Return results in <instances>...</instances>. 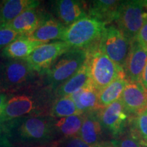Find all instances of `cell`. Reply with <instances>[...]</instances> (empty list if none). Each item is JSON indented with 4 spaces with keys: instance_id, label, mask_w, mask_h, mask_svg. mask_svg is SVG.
I'll return each mask as SVG.
<instances>
[{
    "instance_id": "6da1fadb",
    "label": "cell",
    "mask_w": 147,
    "mask_h": 147,
    "mask_svg": "<svg viewBox=\"0 0 147 147\" xmlns=\"http://www.w3.org/2000/svg\"><path fill=\"white\" fill-rule=\"evenodd\" d=\"M55 119L49 115L34 114L4 122L5 130L14 145H40L54 140Z\"/></svg>"
},
{
    "instance_id": "7a4b0ae2",
    "label": "cell",
    "mask_w": 147,
    "mask_h": 147,
    "mask_svg": "<svg viewBox=\"0 0 147 147\" xmlns=\"http://www.w3.org/2000/svg\"><path fill=\"white\" fill-rule=\"evenodd\" d=\"M105 28L104 23L87 15L66 27L61 40L71 49L87 51L98 44Z\"/></svg>"
},
{
    "instance_id": "3957f363",
    "label": "cell",
    "mask_w": 147,
    "mask_h": 147,
    "mask_svg": "<svg viewBox=\"0 0 147 147\" xmlns=\"http://www.w3.org/2000/svg\"><path fill=\"white\" fill-rule=\"evenodd\" d=\"M87 51L85 63L89 68L91 82L99 92L119 77L125 76L122 67L101 52L98 44Z\"/></svg>"
},
{
    "instance_id": "277c9868",
    "label": "cell",
    "mask_w": 147,
    "mask_h": 147,
    "mask_svg": "<svg viewBox=\"0 0 147 147\" xmlns=\"http://www.w3.org/2000/svg\"><path fill=\"white\" fill-rule=\"evenodd\" d=\"M38 76L25 59L8 60L3 64V92L15 93L34 89L38 84Z\"/></svg>"
},
{
    "instance_id": "5b68a950",
    "label": "cell",
    "mask_w": 147,
    "mask_h": 147,
    "mask_svg": "<svg viewBox=\"0 0 147 147\" xmlns=\"http://www.w3.org/2000/svg\"><path fill=\"white\" fill-rule=\"evenodd\" d=\"M87 51L74 49L59 57L45 73L49 86L55 90L81 68L87 59Z\"/></svg>"
},
{
    "instance_id": "8992f818",
    "label": "cell",
    "mask_w": 147,
    "mask_h": 147,
    "mask_svg": "<svg viewBox=\"0 0 147 147\" xmlns=\"http://www.w3.org/2000/svg\"><path fill=\"white\" fill-rule=\"evenodd\" d=\"M147 14V1H121L115 22L128 41L136 40Z\"/></svg>"
},
{
    "instance_id": "52a82bcc",
    "label": "cell",
    "mask_w": 147,
    "mask_h": 147,
    "mask_svg": "<svg viewBox=\"0 0 147 147\" xmlns=\"http://www.w3.org/2000/svg\"><path fill=\"white\" fill-rule=\"evenodd\" d=\"M98 48L116 64L124 69L130 42L117 27H106L98 42Z\"/></svg>"
},
{
    "instance_id": "ba28073f",
    "label": "cell",
    "mask_w": 147,
    "mask_h": 147,
    "mask_svg": "<svg viewBox=\"0 0 147 147\" xmlns=\"http://www.w3.org/2000/svg\"><path fill=\"white\" fill-rule=\"evenodd\" d=\"M70 49L61 40L52 42L38 47L25 60L40 75H45L56 60Z\"/></svg>"
},
{
    "instance_id": "9c48e42d",
    "label": "cell",
    "mask_w": 147,
    "mask_h": 147,
    "mask_svg": "<svg viewBox=\"0 0 147 147\" xmlns=\"http://www.w3.org/2000/svg\"><path fill=\"white\" fill-rule=\"evenodd\" d=\"M128 117L120 99L107 107L99 110V118L102 129L114 138H118L123 134L128 123Z\"/></svg>"
},
{
    "instance_id": "30bf717a",
    "label": "cell",
    "mask_w": 147,
    "mask_h": 147,
    "mask_svg": "<svg viewBox=\"0 0 147 147\" xmlns=\"http://www.w3.org/2000/svg\"><path fill=\"white\" fill-rule=\"evenodd\" d=\"M53 2V10L57 19L68 27L88 15L86 1L78 0H58Z\"/></svg>"
},
{
    "instance_id": "8fae6325",
    "label": "cell",
    "mask_w": 147,
    "mask_h": 147,
    "mask_svg": "<svg viewBox=\"0 0 147 147\" xmlns=\"http://www.w3.org/2000/svg\"><path fill=\"white\" fill-rule=\"evenodd\" d=\"M147 63V49L136 40L130 43L124 72L129 82H140Z\"/></svg>"
},
{
    "instance_id": "7c38bea8",
    "label": "cell",
    "mask_w": 147,
    "mask_h": 147,
    "mask_svg": "<svg viewBox=\"0 0 147 147\" xmlns=\"http://www.w3.org/2000/svg\"><path fill=\"white\" fill-rule=\"evenodd\" d=\"M50 14L39 5L25 11L13 21L5 24L21 36H27L36 30Z\"/></svg>"
},
{
    "instance_id": "4fadbf2b",
    "label": "cell",
    "mask_w": 147,
    "mask_h": 147,
    "mask_svg": "<svg viewBox=\"0 0 147 147\" xmlns=\"http://www.w3.org/2000/svg\"><path fill=\"white\" fill-rule=\"evenodd\" d=\"M120 100L128 115H137L147 108V91L140 82H129Z\"/></svg>"
},
{
    "instance_id": "5bb4252c",
    "label": "cell",
    "mask_w": 147,
    "mask_h": 147,
    "mask_svg": "<svg viewBox=\"0 0 147 147\" xmlns=\"http://www.w3.org/2000/svg\"><path fill=\"white\" fill-rule=\"evenodd\" d=\"M65 28V25L51 14L36 30L27 36L34 41L47 44L51 40L61 39Z\"/></svg>"
},
{
    "instance_id": "9a60e30c",
    "label": "cell",
    "mask_w": 147,
    "mask_h": 147,
    "mask_svg": "<svg viewBox=\"0 0 147 147\" xmlns=\"http://www.w3.org/2000/svg\"><path fill=\"white\" fill-rule=\"evenodd\" d=\"M83 123L78 136L88 144L98 146L102 137V127L99 118V110L83 114Z\"/></svg>"
},
{
    "instance_id": "2e32d148",
    "label": "cell",
    "mask_w": 147,
    "mask_h": 147,
    "mask_svg": "<svg viewBox=\"0 0 147 147\" xmlns=\"http://www.w3.org/2000/svg\"><path fill=\"white\" fill-rule=\"evenodd\" d=\"M42 45L44 44L42 42L34 41L27 36H21L3 49L1 55L8 60L25 59L35 49Z\"/></svg>"
},
{
    "instance_id": "e0dca14e",
    "label": "cell",
    "mask_w": 147,
    "mask_h": 147,
    "mask_svg": "<svg viewBox=\"0 0 147 147\" xmlns=\"http://www.w3.org/2000/svg\"><path fill=\"white\" fill-rule=\"evenodd\" d=\"M121 1L96 0L88 6V16L99 20L106 25L115 21Z\"/></svg>"
},
{
    "instance_id": "ac0fdd59",
    "label": "cell",
    "mask_w": 147,
    "mask_h": 147,
    "mask_svg": "<svg viewBox=\"0 0 147 147\" xmlns=\"http://www.w3.org/2000/svg\"><path fill=\"white\" fill-rule=\"evenodd\" d=\"M41 1L37 0H5L0 5V24L13 21L20 14L29 9L40 5Z\"/></svg>"
},
{
    "instance_id": "d6986e66",
    "label": "cell",
    "mask_w": 147,
    "mask_h": 147,
    "mask_svg": "<svg viewBox=\"0 0 147 147\" xmlns=\"http://www.w3.org/2000/svg\"><path fill=\"white\" fill-rule=\"evenodd\" d=\"M99 92L91 82L70 96L80 113L83 114L100 110L98 104Z\"/></svg>"
},
{
    "instance_id": "ffe728a7",
    "label": "cell",
    "mask_w": 147,
    "mask_h": 147,
    "mask_svg": "<svg viewBox=\"0 0 147 147\" xmlns=\"http://www.w3.org/2000/svg\"><path fill=\"white\" fill-rule=\"evenodd\" d=\"M91 82L89 71L85 62L81 68L77 71L69 80L61 84L55 90L57 98L61 97L70 96Z\"/></svg>"
},
{
    "instance_id": "44dd1931",
    "label": "cell",
    "mask_w": 147,
    "mask_h": 147,
    "mask_svg": "<svg viewBox=\"0 0 147 147\" xmlns=\"http://www.w3.org/2000/svg\"><path fill=\"white\" fill-rule=\"evenodd\" d=\"M129 83L125 76L119 77L99 93L98 104L100 109L107 107L121 98Z\"/></svg>"
},
{
    "instance_id": "7402d4cb",
    "label": "cell",
    "mask_w": 147,
    "mask_h": 147,
    "mask_svg": "<svg viewBox=\"0 0 147 147\" xmlns=\"http://www.w3.org/2000/svg\"><path fill=\"white\" fill-rule=\"evenodd\" d=\"M84 120V115H72L55 121V131L65 138L78 136Z\"/></svg>"
},
{
    "instance_id": "603a6c76",
    "label": "cell",
    "mask_w": 147,
    "mask_h": 147,
    "mask_svg": "<svg viewBox=\"0 0 147 147\" xmlns=\"http://www.w3.org/2000/svg\"><path fill=\"white\" fill-rule=\"evenodd\" d=\"M53 118H63L72 115H82L77 108L71 96L61 97L55 100L51 106L50 113Z\"/></svg>"
},
{
    "instance_id": "cb8c5ba5",
    "label": "cell",
    "mask_w": 147,
    "mask_h": 147,
    "mask_svg": "<svg viewBox=\"0 0 147 147\" xmlns=\"http://www.w3.org/2000/svg\"><path fill=\"white\" fill-rule=\"evenodd\" d=\"M130 135L143 147H147V108L129 121Z\"/></svg>"
},
{
    "instance_id": "d4e9b609",
    "label": "cell",
    "mask_w": 147,
    "mask_h": 147,
    "mask_svg": "<svg viewBox=\"0 0 147 147\" xmlns=\"http://www.w3.org/2000/svg\"><path fill=\"white\" fill-rule=\"evenodd\" d=\"M21 36L5 23L0 24V49H4Z\"/></svg>"
},
{
    "instance_id": "484cf974",
    "label": "cell",
    "mask_w": 147,
    "mask_h": 147,
    "mask_svg": "<svg viewBox=\"0 0 147 147\" xmlns=\"http://www.w3.org/2000/svg\"><path fill=\"white\" fill-rule=\"evenodd\" d=\"M113 147H143L130 134L122 138L119 140L113 141Z\"/></svg>"
},
{
    "instance_id": "4316f807",
    "label": "cell",
    "mask_w": 147,
    "mask_h": 147,
    "mask_svg": "<svg viewBox=\"0 0 147 147\" xmlns=\"http://www.w3.org/2000/svg\"><path fill=\"white\" fill-rule=\"evenodd\" d=\"M63 147H95L88 144L78 136L67 138L63 140Z\"/></svg>"
},
{
    "instance_id": "83f0119b",
    "label": "cell",
    "mask_w": 147,
    "mask_h": 147,
    "mask_svg": "<svg viewBox=\"0 0 147 147\" xmlns=\"http://www.w3.org/2000/svg\"><path fill=\"white\" fill-rule=\"evenodd\" d=\"M0 147H14L6 133L3 123H0Z\"/></svg>"
},
{
    "instance_id": "f1b7e54d",
    "label": "cell",
    "mask_w": 147,
    "mask_h": 147,
    "mask_svg": "<svg viewBox=\"0 0 147 147\" xmlns=\"http://www.w3.org/2000/svg\"><path fill=\"white\" fill-rule=\"evenodd\" d=\"M136 40L147 49V14L145 16L143 25L138 35Z\"/></svg>"
},
{
    "instance_id": "f546056e",
    "label": "cell",
    "mask_w": 147,
    "mask_h": 147,
    "mask_svg": "<svg viewBox=\"0 0 147 147\" xmlns=\"http://www.w3.org/2000/svg\"><path fill=\"white\" fill-rule=\"evenodd\" d=\"M8 100V96L7 94L4 93H0V116L3 113Z\"/></svg>"
},
{
    "instance_id": "4dcf8cb0",
    "label": "cell",
    "mask_w": 147,
    "mask_h": 147,
    "mask_svg": "<svg viewBox=\"0 0 147 147\" xmlns=\"http://www.w3.org/2000/svg\"><path fill=\"white\" fill-rule=\"evenodd\" d=\"M39 147H63V140H53L43 144L38 145Z\"/></svg>"
},
{
    "instance_id": "1f68e13d",
    "label": "cell",
    "mask_w": 147,
    "mask_h": 147,
    "mask_svg": "<svg viewBox=\"0 0 147 147\" xmlns=\"http://www.w3.org/2000/svg\"><path fill=\"white\" fill-rule=\"evenodd\" d=\"M140 82L142 84L143 87L147 91V63L146 64V65H145L144 70H143Z\"/></svg>"
},
{
    "instance_id": "d6a6232c",
    "label": "cell",
    "mask_w": 147,
    "mask_h": 147,
    "mask_svg": "<svg viewBox=\"0 0 147 147\" xmlns=\"http://www.w3.org/2000/svg\"><path fill=\"white\" fill-rule=\"evenodd\" d=\"M3 92V63H0V93Z\"/></svg>"
},
{
    "instance_id": "836d02e7",
    "label": "cell",
    "mask_w": 147,
    "mask_h": 147,
    "mask_svg": "<svg viewBox=\"0 0 147 147\" xmlns=\"http://www.w3.org/2000/svg\"><path fill=\"white\" fill-rule=\"evenodd\" d=\"M14 147H39L38 145L34 144H18L14 145Z\"/></svg>"
},
{
    "instance_id": "e575fe53",
    "label": "cell",
    "mask_w": 147,
    "mask_h": 147,
    "mask_svg": "<svg viewBox=\"0 0 147 147\" xmlns=\"http://www.w3.org/2000/svg\"><path fill=\"white\" fill-rule=\"evenodd\" d=\"M95 147H113L112 146H108V145H98Z\"/></svg>"
},
{
    "instance_id": "d590c367",
    "label": "cell",
    "mask_w": 147,
    "mask_h": 147,
    "mask_svg": "<svg viewBox=\"0 0 147 147\" xmlns=\"http://www.w3.org/2000/svg\"><path fill=\"white\" fill-rule=\"evenodd\" d=\"M1 1H0V5H1Z\"/></svg>"
}]
</instances>
